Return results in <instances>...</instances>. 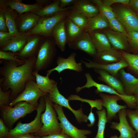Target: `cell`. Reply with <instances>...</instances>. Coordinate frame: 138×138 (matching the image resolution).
Instances as JSON below:
<instances>
[{
	"mask_svg": "<svg viewBox=\"0 0 138 138\" xmlns=\"http://www.w3.org/2000/svg\"><path fill=\"white\" fill-rule=\"evenodd\" d=\"M47 94L44 96L45 102L44 112L41 114V121L43 125L38 132L34 134L40 137L60 133L62 132L58 121L56 112L53 106V103Z\"/></svg>",
	"mask_w": 138,
	"mask_h": 138,
	"instance_id": "obj_2",
	"label": "cell"
},
{
	"mask_svg": "<svg viewBox=\"0 0 138 138\" xmlns=\"http://www.w3.org/2000/svg\"><path fill=\"white\" fill-rule=\"evenodd\" d=\"M56 45L52 37L43 38L36 57L33 71L38 72L51 65L56 53Z\"/></svg>",
	"mask_w": 138,
	"mask_h": 138,
	"instance_id": "obj_3",
	"label": "cell"
},
{
	"mask_svg": "<svg viewBox=\"0 0 138 138\" xmlns=\"http://www.w3.org/2000/svg\"><path fill=\"white\" fill-rule=\"evenodd\" d=\"M42 138H72L62 132L60 133L41 137Z\"/></svg>",
	"mask_w": 138,
	"mask_h": 138,
	"instance_id": "obj_47",
	"label": "cell"
},
{
	"mask_svg": "<svg viewBox=\"0 0 138 138\" xmlns=\"http://www.w3.org/2000/svg\"><path fill=\"white\" fill-rule=\"evenodd\" d=\"M35 138H42L40 136H35Z\"/></svg>",
	"mask_w": 138,
	"mask_h": 138,
	"instance_id": "obj_55",
	"label": "cell"
},
{
	"mask_svg": "<svg viewBox=\"0 0 138 138\" xmlns=\"http://www.w3.org/2000/svg\"><path fill=\"white\" fill-rule=\"evenodd\" d=\"M129 37L128 38L132 50L138 52V32L132 31L128 32Z\"/></svg>",
	"mask_w": 138,
	"mask_h": 138,
	"instance_id": "obj_41",
	"label": "cell"
},
{
	"mask_svg": "<svg viewBox=\"0 0 138 138\" xmlns=\"http://www.w3.org/2000/svg\"><path fill=\"white\" fill-rule=\"evenodd\" d=\"M45 108V102L44 96L41 97L36 110L37 114L34 119L29 123H18L14 129L9 130V134L6 138H10L14 136L26 133H36L42 127L43 124L41 121V113Z\"/></svg>",
	"mask_w": 138,
	"mask_h": 138,
	"instance_id": "obj_5",
	"label": "cell"
},
{
	"mask_svg": "<svg viewBox=\"0 0 138 138\" xmlns=\"http://www.w3.org/2000/svg\"><path fill=\"white\" fill-rule=\"evenodd\" d=\"M40 17L32 12L19 14L16 20V26L19 34H25L33 28Z\"/></svg>",
	"mask_w": 138,
	"mask_h": 138,
	"instance_id": "obj_18",
	"label": "cell"
},
{
	"mask_svg": "<svg viewBox=\"0 0 138 138\" xmlns=\"http://www.w3.org/2000/svg\"><path fill=\"white\" fill-rule=\"evenodd\" d=\"M126 112L127 116L136 132L137 137H138V109L133 110L128 109H126Z\"/></svg>",
	"mask_w": 138,
	"mask_h": 138,
	"instance_id": "obj_39",
	"label": "cell"
},
{
	"mask_svg": "<svg viewBox=\"0 0 138 138\" xmlns=\"http://www.w3.org/2000/svg\"><path fill=\"white\" fill-rule=\"evenodd\" d=\"M80 28L85 30L88 18L82 13L72 9L67 17Z\"/></svg>",
	"mask_w": 138,
	"mask_h": 138,
	"instance_id": "obj_34",
	"label": "cell"
},
{
	"mask_svg": "<svg viewBox=\"0 0 138 138\" xmlns=\"http://www.w3.org/2000/svg\"><path fill=\"white\" fill-rule=\"evenodd\" d=\"M114 10L117 14V18L127 32H138V17L136 13L124 5L119 6Z\"/></svg>",
	"mask_w": 138,
	"mask_h": 138,
	"instance_id": "obj_10",
	"label": "cell"
},
{
	"mask_svg": "<svg viewBox=\"0 0 138 138\" xmlns=\"http://www.w3.org/2000/svg\"><path fill=\"white\" fill-rule=\"evenodd\" d=\"M99 96L102 100L103 107L106 109L108 122H110L112 119H117L118 117L117 114L120 110L128 107L125 105H120L117 103L118 101L122 100L118 96L102 93L100 94Z\"/></svg>",
	"mask_w": 138,
	"mask_h": 138,
	"instance_id": "obj_12",
	"label": "cell"
},
{
	"mask_svg": "<svg viewBox=\"0 0 138 138\" xmlns=\"http://www.w3.org/2000/svg\"><path fill=\"white\" fill-rule=\"evenodd\" d=\"M127 6L136 13L138 12V0H131Z\"/></svg>",
	"mask_w": 138,
	"mask_h": 138,
	"instance_id": "obj_48",
	"label": "cell"
},
{
	"mask_svg": "<svg viewBox=\"0 0 138 138\" xmlns=\"http://www.w3.org/2000/svg\"><path fill=\"white\" fill-rule=\"evenodd\" d=\"M136 14H137V15L138 17V12H137V13H136Z\"/></svg>",
	"mask_w": 138,
	"mask_h": 138,
	"instance_id": "obj_56",
	"label": "cell"
},
{
	"mask_svg": "<svg viewBox=\"0 0 138 138\" xmlns=\"http://www.w3.org/2000/svg\"><path fill=\"white\" fill-rule=\"evenodd\" d=\"M136 100V108L135 109H138V90L133 95Z\"/></svg>",
	"mask_w": 138,
	"mask_h": 138,
	"instance_id": "obj_53",
	"label": "cell"
},
{
	"mask_svg": "<svg viewBox=\"0 0 138 138\" xmlns=\"http://www.w3.org/2000/svg\"><path fill=\"white\" fill-rule=\"evenodd\" d=\"M71 9L62 12L50 17H40L36 26L24 34L28 36L38 34L44 37H52V31L54 27L67 17Z\"/></svg>",
	"mask_w": 138,
	"mask_h": 138,
	"instance_id": "obj_4",
	"label": "cell"
},
{
	"mask_svg": "<svg viewBox=\"0 0 138 138\" xmlns=\"http://www.w3.org/2000/svg\"><path fill=\"white\" fill-rule=\"evenodd\" d=\"M118 76L123 85L126 95H133L138 90V78L126 72L124 68L119 71Z\"/></svg>",
	"mask_w": 138,
	"mask_h": 138,
	"instance_id": "obj_21",
	"label": "cell"
},
{
	"mask_svg": "<svg viewBox=\"0 0 138 138\" xmlns=\"http://www.w3.org/2000/svg\"><path fill=\"white\" fill-rule=\"evenodd\" d=\"M67 43L71 49L82 51L93 57L97 52L89 33L86 32L84 31L79 37Z\"/></svg>",
	"mask_w": 138,
	"mask_h": 138,
	"instance_id": "obj_16",
	"label": "cell"
},
{
	"mask_svg": "<svg viewBox=\"0 0 138 138\" xmlns=\"http://www.w3.org/2000/svg\"><path fill=\"white\" fill-rule=\"evenodd\" d=\"M10 138H35V136L30 133H26L17 135Z\"/></svg>",
	"mask_w": 138,
	"mask_h": 138,
	"instance_id": "obj_51",
	"label": "cell"
},
{
	"mask_svg": "<svg viewBox=\"0 0 138 138\" xmlns=\"http://www.w3.org/2000/svg\"><path fill=\"white\" fill-rule=\"evenodd\" d=\"M91 1L98 7L99 14L107 19L108 20L117 18V15L112 8L104 4L101 0H92Z\"/></svg>",
	"mask_w": 138,
	"mask_h": 138,
	"instance_id": "obj_33",
	"label": "cell"
},
{
	"mask_svg": "<svg viewBox=\"0 0 138 138\" xmlns=\"http://www.w3.org/2000/svg\"><path fill=\"white\" fill-rule=\"evenodd\" d=\"M65 18L59 22L54 27L52 36L55 43L62 52L65 50L67 37L65 26Z\"/></svg>",
	"mask_w": 138,
	"mask_h": 138,
	"instance_id": "obj_25",
	"label": "cell"
},
{
	"mask_svg": "<svg viewBox=\"0 0 138 138\" xmlns=\"http://www.w3.org/2000/svg\"><path fill=\"white\" fill-rule=\"evenodd\" d=\"M0 32H9L4 13L0 9Z\"/></svg>",
	"mask_w": 138,
	"mask_h": 138,
	"instance_id": "obj_44",
	"label": "cell"
},
{
	"mask_svg": "<svg viewBox=\"0 0 138 138\" xmlns=\"http://www.w3.org/2000/svg\"><path fill=\"white\" fill-rule=\"evenodd\" d=\"M112 47L119 50L128 53L131 49L128 39L124 34L108 28L103 30Z\"/></svg>",
	"mask_w": 138,
	"mask_h": 138,
	"instance_id": "obj_19",
	"label": "cell"
},
{
	"mask_svg": "<svg viewBox=\"0 0 138 138\" xmlns=\"http://www.w3.org/2000/svg\"><path fill=\"white\" fill-rule=\"evenodd\" d=\"M85 75L86 79V83L82 86L77 87L75 89L77 92H79L85 88H89L94 87L96 88L95 90L96 93L100 94L105 92L118 96L121 98L122 100L126 103L128 107L131 109L136 108V100L133 95L129 96L121 95L114 89L107 85L99 84L95 82L89 73H86Z\"/></svg>",
	"mask_w": 138,
	"mask_h": 138,
	"instance_id": "obj_6",
	"label": "cell"
},
{
	"mask_svg": "<svg viewBox=\"0 0 138 138\" xmlns=\"http://www.w3.org/2000/svg\"><path fill=\"white\" fill-rule=\"evenodd\" d=\"M102 2L105 4L110 6L112 4L114 3L121 4L127 6L130 0H103Z\"/></svg>",
	"mask_w": 138,
	"mask_h": 138,
	"instance_id": "obj_46",
	"label": "cell"
},
{
	"mask_svg": "<svg viewBox=\"0 0 138 138\" xmlns=\"http://www.w3.org/2000/svg\"><path fill=\"white\" fill-rule=\"evenodd\" d=\"M0 9L4 14L9 32L15 35L18 34L16 20L19 14L7 4L5 0H0Z\"/></svg>",
	"mask_w": 138,
	"mask_h": 138,
	"instance_id": "obj_23",
	"label": "cell"
},
{
	"mask_svg": "<svg viewBox=\"0 0 138 138\" xmlns=\"http://www.w3.org/2000/svg\"><path fill=\"white\" fill-rule=\"evenodd\" d=\"M7 4L15 10L19 14L28 12H33L42 8L38 3L32 4H26L22 3L21 0H5Z\"/></svg>",
	"mask_w": 138,
	"mask_h": 138,
	"instance_id": "obj_28",
	"label": "cell"
},
{
	"mask_svg": "<svg viewBox=\"0 0 138 138\" xmlns=\"http://www.w3.org/2000/svg\"><path fill=\"white\" fill-rule=\"evenodd\" d=\"M75 0H60V7L62 8H64L66 7L73 3Z\"/></svg>",
	"mask_w": 138,
	"mask_h": 138,
	"instance_id": "obj_50",
	"label": "cell"
},
{
	"mask_svg": "<svg viewBox=\"0 0 138 138\" xmlns=\"http://www.w3.org/2000/svg\"><path fill=\"white\" fill-rule=\"evenodd\" d=\"M48 96L52 102L62 107H65L71 111L79 123L87 122L88 120V116L83 113L82 108L81 107L77 110L73 109L69 104V100L66 99L60 93L57 85L55 86L52 91L48 94Z\"/></svg>",
	"mask_w": 138,
	"mask_h": 138,
	"instance_id": "obj_11",
	"label": "cell"
},
{
	"mask_svg": "<svg viewBox=\"0 0 138 138\" xmlns=\"http://www.w3.org/2000/svg\"><path fill=\"white\" fill-rule=\"evenodd\" d=\"M91 2L87 0H75L72 3L71 9L82 13L88 18L95 17L99 14V11L97 6Z\"/></svg>",
	"mask_w": 138,
	"mask_h": 138,
	"instance_id": "obj_24",
	"label": "cell"
},
{
	"mask_svg": "<svg viewBox=\"0 0 138 138\" xmlns=\"http://www.w3.org/2000/svg\"><path fill=\"white\" fill-rule=\"evenodd\" d=\"M41 91L33 80L27 82L23 91L9 104L12 107L20 102H25L37 107L39 103L38 101L41 97L48 94Z\"/></svg>",
	"mask_w": 138,
	"mask_h": 138,
	"instance_id": "obj_8",
	"label": "cell"
},
{
	"mask_svg": "<svg viewBox=\"0 0 138 138\" xmlns=\"http://www.w3.org/2000/svg\"><path fill=\"white\" fill-rule=\"evenodd\" d=\"M9 131L5 124L3 120L0 119V138H6Z\"/></svg>",
	"mask_w": 138,
	"mask_h": 138,
	"instance_id": "obj_45",
	"label": "cell"
},
{
	"mask_svg": "<svg viewBox=\"0 0 138 138\" xmlns=\"http://www.w3.org/2000/svg\"><path fill=\"white\" fill-rule=\"evenodd\" d=\"M108 20L101 14L88 18L87 26L84 31L87 32L96 30H103L108 28Z\"/></svg>",
	"mask_w": 138,
	"mask_h": 138,
	"instance_id": "obj_30",
	"label": "cell"
},
{
	"mask_svg": "<svg viewBox=\"0 0 138 138\" xmlns=\"http://www.w3.org/2000/svg\"><path fill=\"white\" fill-rule=\"evenodd\" d=\"M28 36L24 34L15 35L5 45L0 48V50L18 53L23 49L25 45Z\"/></svg>",
	"mask_w": 138,
	"mask_h": 138,
	"instance_id": "obj_27",
	"label": "cell"
},
{
	"mask_svg": "<svg viewBox=\"0 0 138 138\" xmlns=\"http://www.w3.org/2000/svg\"><path fill=\"white\" fill-rule=\"evenodd\" d=\"M60 0L54 1L51 3L34 12L33 13L40 17H49L62 12L71 9V7L62 8L60 6Z\"/></svg>",
	"mask_w": 138,
	"mask_h": 138,
	"instance_id": "obj_29",
	"label": "cell"
},
{
	"mask_svg": "<svg viewBox=\"0 0 138 138\" xmlns=\"http://www.w3.org/2000/svg\"><path fill=\"white\" fill-rule=\"evenodd\" d=\"M37 2L42 7L49 4L52 2V1L49 0H36Z\"/></svg>",
	"mask_w": 138,
	"mask_h": 138,
	"instance_id": "obj_52",
	"label": "cell"
},
{
	"mask_svg": "<svg viewBox=\"0 0 138 138\" xmlns=\"http://www.w3.org/2000/svg\"><path fill=\"white\" fill-rule=\"evenodd\" d=\"M76 54L74 52L71 53L66 58L61 56H58L57 58L55 67L49 70L47 72V75L49 76L50 74L54 71H57L59 74L66 70H72L80 73L83 71L82 63H77L75 60Z\"/></svg>",
	"mask_w": 138,
	"mask_h": 138,
	"instance_id": "obj_13",
	"label": "cell"
},
{
	"mask_svg": "<svg viewBox=\"0 0 138 138\" xmlns=\"http://www.w3.org/2000/svg\"><path fill=\"white\" fill-rule=\"evenodd\" d=\"M97 52L109 49L112 47L103 30H96L88 32Z\"/></svg>",
	"mask_w": 138,
	"mask_h": 138,
	"instance_id": "obj_26",
	"label": "cell"
},
{
	"mask_svg": "<svg viewBox=\"0 0 138 138\" xmlns=\"http://www.w3.org/2000/svg\"><path fill=\"white\" fill-rule=\"evenodd\" d=\"M33 73L35 77L37 86L41 91L45 93L49 94L57 84V82L50 78L49 76H42L38 72L35 71H33Z\"/></svg>",
	"mask_w": 138,
	"mask_h": 138,
	"instance_id": "obj_31",
	"label": "cell"
},
{
	"mask_svg": "<svg viewBox=\"0 0 138 138\" xmlns=\"http://www.w3.org/2000/svg\"><path fill=\"white\" fill-rule=\"evenodd\" d=\"M53 106L57 114L63 132L72 138H87V135L91 134L90 130L79 129L72 124L65 116L62 107L53 103Z\"/></svg>",
	"mask_w": 138,
	"mask_h": 138,
	"instance_id": "obj_9",
	"label": "cell"
},
{
	"mask_svg": "<svg viewBox=\"0 0 138 138\" xmlns=\"http://www.w3.org/2000/svg\"><path fill=\"white\" fill-rule=\"evenodd\" d=\"M14 107L8 105L2 108L3 117L5 121L12 126L19 119L36 110L37 107L25 102H20Z\"/></svg>",
	"mask_w": 138,
	"mask_h": 138,
	"instance_id": "obj_7",
	"label": "cell"
},
{
	"mask_svg": "<svg viewBox=\"0 0 138 138\" xmlns=\"http://www.w3.org/2000/svg\"><path fill=\"white\" fill-rule=\"evenodd\" d=\"M108 21L110 29L113 31L124 34L128 38L129 37L128 32L122 23L117 18L108 20Z\"/></svg>",
	"mask_w": 138,
	"mask_h": 138,
	"instance_id": "obj_38",
	"label": "cell"
},
{
	"mask_svg": "<svg viewBox=\"0 0 138 138\" xmlns=\"http://www.w3.org/2000/svg\"><path fill=\"white\" fill-rule=\"evenodd\" d=\"M109 138H119V137L117 135H115L111 136Z\"/></svg>",
	"mask_w": 138,
	"mask_h": 138,
	"instance_id": "obj_54",
	"label": "cell"
},
{
	"mask_svg": "<svg viewBox=\"0 0 138 138\" xmlns=\"http://www.w3.org/2000/svg\"><path fill=\"white\" fill-rule=\"evenodd\" d=\"M119 51L129 64V66L127 67L128 70L138 75V54L122 51Z\"/></svg>",
	"mask_w": 138,
	"mask_h": 138,
	"instance_id": "obj_36",
	"label": "cell"
},
{
	"mask_svg": "<svg viewBox=\"0 0 138 138\" xmlns=\"http://www.w3.org/2000/svg\"><path fill=\"white\" fill-rule=\"evenodd\" d=\"M88 62L81 60L80 61L85 66L88 68L99 69L106 71L111 75L117 77L119 71L121 69L129 66V64L123 57L119 62L109 64H102L86 59Z\"/></svg>",
	"mask_w": 138,
	"mask_h": 138,
	"instance_id": "obj_17",
	"label": "cell"
},
{
	"mask_svg": "<svg viewBox=\"0 0 138 138\" xmlns=\"http://www.w3.org/2000/svg\"><path fill=\"white\" fill-rule=\"evenodd\" d=\"M44 37L38 34L28 36L24 47L16 57L24 60L36 57Z\"/></svg>",
	"mask_w": 138,
	"mask_h": 138,
	"instance_id": "obj_14",
	"label": "cell"
},
{
	"mask_svg": "<svg viewBox=\"0 0 138 138\" xmlns=\"http://www.w3.org/2000/svg\"><path fill=\"white\" fill-rule=\"evenodd\" d=\"M17 53L10 51H0V59L7 61H13L17 62L20 65L23 64L25 61L16 57Z\"/></svg>",
	"mask_w": 138,
	"mask_h": 138,
	"instance_id": "obj_40",
	"label": "cell"
},
{
	"mask_svg": "<svg viewBox=\"0 0 138 138\" xmlns=\"http://www.w3.org/2000/svg\"><path fill=\"white\" fill-rule=\"evenodd\" d=\"M67 99L69 100H79L87 103L91 106V109H93L94 107H95L99 111L103 109L102 101L101 99L91 100L82 98L76 95H71L67 98Z\"/></svg>",
	"mask_w": 138,
	"mask_h": 138,
	"instance_id": "obj_37",
	"label": "cell"
},
{
	"mask_svg": "<svg viewBox=\"0 0 138 138\" xmlns=\"http://www.w3.org/2000/svg\"><path fill=\"white\" fill-rule=\"evenodd\" d=\"M117 115L119 122H111L110 128L119 132L120 134L119 138L137 137L136 131L131 126L127 120L126 108L120 110Z\"/></svg>",
	"mask_w": 138,
	"mask_h": 138,
	"instance_id": "obj_15",
	"label": "cell"
},
{
	"mask_svg": "<svg viewBox=\"0 0 138 138\" xmlns=\"http://www.w3.org/2000/svg\"><path fill=\"white\" fill-rule=\"evenodd\" d=\"M65 26L67 43L79 37L84 31L67 17L65 18Z\"/></svg>",
	"mask_w": 138,
	"mask_h": 138,
	"instance_id": "obj_32",
	"label": "cell"
},
{
	"mask_svg": "<svg viewBox=\"0 0 138 138\" xmlns=\"http://www.w3.org/2000/svg\"><path fill=\"white\" fill-rule=\"evenodd\" d=\"M138 138V137H136V138Z\"/></svg>",
	"mask_w": 138,
	"mask_h": 138,
	"instance_id": "obj_57",
	"label": "cell"
},
{
	"mask_svg": "<svg viewBox=\"0 0 138 138\" xmlns=\"http://www.w3.org/2000/svg\"><path fill=\"white\" fill-rule=\"evenodd\" d=\"M93 58V61L96 63L102 64H109L118 62L123 57L119 51L112 47L109 49L97 52Z\"/></svg>",
	"mask_w": 138,
	"mask_h": 138,
	"instance_id": "obj_20",
	"label": "cell"
},
{
	"mask_svg": "<svg viewBox=\"0 0 138 138\" xmlns=\"http://www.w3.org/2000/svg\"><path fill=\"white\" fill-rule=\"evenodd\" d=\"M94 70L95 72L99 75L98 77V80L106 83L108 86L114 89L120 95H126L122 82L117 77L102 70Z\"/></svg>",
	"mask_w": 138,
	"mask_h": 138,
	"instance_id": "obj_22",
	"label": "cell"
},
{
	"mask_svg": "<svg viewBox=\"0 0 138 138\" xmlns=\"http://www.w3.org/2000/svg\"><path fill=\"white\" fill-rule=\"evenodd\" d=\"M92 109L91 108L90 112L87 117L88 120L89 121L90 123L89 124H88L87 125L89 127L92 126L94 125L96 121L95 117L92 111Z\"/></svg>",
	"mask_w": 138,
	"mask_h": 138,
	"instance_id": "obj_49",
	"label": "cell"
},
{
	"mask_svg": "<svg viewBox=\"0 0 138 138\" xmlns=\"http://www.w3.org/2000/svg\"><path fill=\"white\" fill-rule=\"evenodd\" d=\"M98 120L97 124L98 130L94 138H105L104 133L106 123L108 122L106 115L107 112L105 108L100 111H96Z\"/></svg>",
	"mask_w": 138,
	"mask_h": 138,
	"instance_id": "obj_35",
	"label": "cell"
},
{
	"mask_svg": "<svg viewBox=\"0 0 138 138\" xmlns=\"http://www.w3.org/2000/svg\"><path fill=\"white\" fill-rule=\"evenodd\" d=\"M10 90L6 91H3L1 87H0V107L7 105L9 101Z\"/></svg>",
	"mask_w": 138,
	"mask_h": 138,
	"instance_id": "obj_42",
	"label": "cell"
},
{
	"mask_svg": "<svg viewBox=\"0 0 138 138\" xmlns=\"http://www.w3.org/2000/svg\"><path fill=\"white\" fill-rule=\"evenodd\" d=\"M9 32H0V47L2 48L14 36Z\"/></svg>",
	"mask_w": 138,
	"mask_h": 138,
	"instance_id": "obj_43",
	"label": "cell"
},
{
	"mask_svg": "<svg viewBox=\"0 0 138 138\" xmlns=\"http://www.w3.org/2000/svg\"><path fill=\"white\" fill-rule=\"evenodd\" d=\"M36 57L24 60L20 65L13 61H6L0 68V73L3 78L2 86L4 89L11 90L12 95L16 96L24 90L26 83L29 80L36 81L33 72Z\"/></svg>",
	"mask_w": 138,
	"mask_h": 138,
	"instance_id": "obj_1",
	"label": "cell"
}]
</instances>
